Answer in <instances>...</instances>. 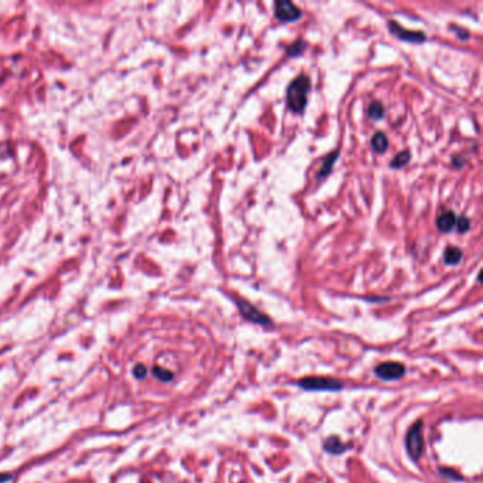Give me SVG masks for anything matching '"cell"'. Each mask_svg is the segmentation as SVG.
I'll return each mask as SVG.
<instances>
[{
    "mask_svg": "<svg viewBox=\"0 0 483 483\" xmlns=\"http://www.w3.org/2000/svg\"><path fill=\"white\" fill-rule=\"evenodd\" d=\"M310 80L308 75H299L288 85L286 101L288 107L295 114H302L308 104V95L310 91Z\"/></svg>",
    "mask_w": 483,
    "mask_h": 483,
    "instance_id": "6da1fadb",
    "label": "cell"
},
{
    "mask_svg": "<svg viewBox=\"0 0 483 483\" xmlns=\"http://www.w3.org/2000/svg\"><path fill=\"white\" fill-rule=\"evenodd\" d=\"M405 446H407L408 455L414 460H418L421 458L424 452V438H422V422L421 421H416L411 427V430L407 435V439H405Z\"/></svg>",
    "mask_w": 483,
    "mask_h": 483,
    "instance_id": "7a4b0ae2",
    "label": "cell"
},
{
    "mask_svg": "<svg viewBox=\"0 0 483 483\" xmlns=\"http://www.w3.org/2000/svg\"><path fill=\"white\" fill-rule=\"evenodd\" d=\"M298 386L309 391H337L343 389V383L327 377H305Z\"/></svg>",
    "mask_w": 483,
    "mask_h": 483,
    "instance_id": "3957f363",
    "label": "cell"
},
{
    "mask_svg": "<svg viewBox=\"0 0 483 483\" xmlns=\"http://www.w3.org/2000/svg\"><path fill=\"white\" fill-rule=\"evenodd\" d=\"M374 374L380 380L384 381H391V380H398L405 374V367L401 363L397 362H387L378 364L374 368Z\"/></svg>",
    "mask_w": 483,
    "mask_h": 483,
    "instance_id": "277c9868",
    "label": "cell"
},
{
    "mask_svg": "<svg viewBox=\"0 0 483 483\" xmlns=\"http://www.w3.org/2000/svg\"><path fill=\"white\" fill-rule=\"evenodd\" d=\"M275 16L279 22L283 23H291L296 22L300 19L302 12L296 7L294 3L286 1V0H279L275 3Z\"/></svg>",
    "mask_w": 483,
    "mask_h": 483,
    "instance_id": "5b68a950",
    "label": "cell"
},
{
    "mask_svg": "<svg viewBox=\"0 0 483 483\" xmlns=\"http://www.w3.org/2000/svg\"><path fill=\"white\" fill-rule=\"evenodd\" d=\"M237 305H238L241 315L247 321L256 323V324H262V326H271L272 324V321L267 315L259 312L258 309L253 306L251 303H248L247 300H237Z\"/></svg>",
    "mask_w": 483,
    "mask_h": 483,
    "instance_id": "8992f818",
    "label": "cell"
},
{
    "mask_svg": "<svg viewBox=\"0 0 483 483\" xmlns=\"http://www.w3.org/2000/svg\"><path fill=\"white\" fill-rule=\"evenodd\" d=\"M389 28L395 37H398V39H401L404 41H408V43H424L427 40V37L422 31L407 30V28H403L395 22H389Z\"/></svg>",
    "mask_w": 483,
    "mask_h": 483,
    "instance_id": "52a82bcc",
    "label": "cell"
},
{
    "mask_svg": "<svg viewBox=\"0 0 483 483\" xmlns=\"http://www.w3.org/2000/svg\"><path fill=\"white\" fill-rule=\"evenodd\" d=\"M457 226V215L454 211H445L437 218V227L441 232H449Z\"/></svg>",
    "mask_w": 483,
    "mask_h": 483,
    "instance_id": "ba28073f",
    "label": "cell"
},
{
    "mask_svg": "<svg viewBox=\"0 0 483 483\" xmlns=\"http://www.w3.org/2000/svg\"><path fill=\"white\" fill-rule=\"evenodd\" d=\"M323 448L329 454H342L347 449V446L342 442L337 437H329L323 443Z\"/></svg>",
    "mask_w": 483,
    "mask_h": 483,
    "instance_id": "9c48e42d",
    "label": "cell"
},
{
    "mask_svg": "<svg viewBox=\"0 0 483 483\" xmlns=\"http://www.w3.org/2000/svg\"><path fill=\"white\" fill-rule=\"evenodd\" d=\"M462 256H463L462 250L452 245V247H448V248L445 250V253H443V261H445L448 265H458V264L460 262Z\"/></svg>",
    "mask_w": 483,
    "mask_h": 483,
    "instance_id": "30bf717a",
    "label": "cell"
},
{
    "mask_svg": "<svg viewBox=\"0 0 483 483\" xmlns=\"http://www.w3.org/2000/svg\"><path fill=\"white\" fill-rule=\"evenodd\" d=\"M339 153H340V152L336 150V152L330 153V155H327V156L324 158L322 167H321V170H319V173H318V179H323V177H326L327 175H330L332 167H333V164H335L336 161H337V158H339Z\"/></svg>",
    "mask_w": 483,
    "mask_h": 483,
    "instance_id": "8fae6325",
    "label": "cell"
},
{
    "mask_svg": "<svg viewBox=\"0 0 483 483\" xmlns=\"http://www.w3.org/2000/svg\"><path fill=\"white\" fill-rule=\"evenodd\" d=\"M371 146H373V150H376L378 153L386 152L387 148H389V139H387V136L383 134V132H377L371 138Z\"/></svg>",
    "mask_w": 483,
    "mask_h": 483,
    "instance_id": "7c38bea8",
    "label": "cell"
},
{
    "mask_svg": "<svg viewBox=\"0 0 483 483\" xmlns=\"http://www.w3.org/2000/svg\"><path fill=\"white\" fill-rule=\"evenodd\" d=\"M410 159H411L410 150H403V152H400V153L395 155V158L392 159L390 166H391V169H401V167H404L410 161Z\"/></svg>",
    "mask_w": 483,
    "mask_h": 483,
    "instance_id": "4fadbf2b",
    "label": "cell"
},
{
    "mask_svg": "<svg viewBox=\"0 0 483 483\" xmlns=\"http://www.w3.org/2000/svg\"><path fill=\"white\" fill-rule=\"evenodd\" d=\"M368 116L373 121H380L384 116V107H383V104L378 102V101L371 102V105L368 107Z\"/></svg>",
    "mask_w": 483,
    "mask_h": 483,
    "instance_id": "5bb4252c",
    "label": "cell"
},
{
    "mask_svg": "<svg viewBox=\"0 0 483 483\" xmlns=\"http://www.w3.org/2000/svg\"><path fill=\"white\" fill-rule=\"evenodd\" d=\"M153 374H155V377H158L159 380L166 381V383H169V381L173 380V373L169 371V370H166V368H163V367H159V366H156L153 368Z\"/></svg>",
    "mask_w": 483,
    "mask_h": 483,
    "instance_id": "9a60e30c",
    "label": "cell"
},
{
    "mask_svg": "<svg viewBox=\"0 0 483 483\" xmlns=\"http://www.w3.org/2000/svg\"><path fill=\"white\" fill-rule=\"evenodd\" d=\"M306 50V43L303 40H299V41H296V43H294L289 48H288V55H291V57H296V55H299V54H302L303 51Z\"/></svg>",
    "mask_w": 483,
    "mask_h": 483,
    "instance_id": "2e32d148",
    "label": "cell"
},
{
    "mask_svg": "<svg viewBox=\"0 0 483 483\" xmlns=\"http://www.w3.org/2000/svg\"><path fill=\"white\" fill-rule=\"evenodd\" d=\"M457 224H458V231H459V232H466V231L469 230L470 221L469 218H466V217H460L459 220H457Z\"/></svg>",
    "mask_w": 483,
    "mask_h": 483,
    "instance_id": "e0dca14e",
    "label": "cell"
},
{
    "mask_svg": "<svg viewBox=\"0 0 483 483\" xmlns=\"http://www.w3.org/2000/svg\"><path fill=\"white\" fill-rule=\"evenodd\" d=\"M146 374H148V370H146V367L143 366V364H138L136 367L134 368V376L136 377V378H145L146 377Z\"/></svg>",
    "mask_w": 483,
    "mask_h": 483,
    "instance_id": "ac0fdd59",
    "label": "cell"
},
{
    "mask_svg": "<svg viewBox=\"0 0 483 483\" xmlns=\"http://www.w3.org/2000/svg\"><path fill=\"white\" fill-rule=\"evenodd\" d=\"M441 473H442L443 476H446V478H452V479H455V481H460V479H462V476H459V475H457V473L451 472V469L449 470L441 469Z\"/></svg>",
    "mask_w": 483,
    "mask_h": 483,
    "instance_id": "d6986e66",
    "label": "cell"
},
{
    "mask_svg": "<svg viewBox=\"0 0 483 483\" xmlns=\"http://www.w3.org/2000/svg\"><path fill=\"white\" fill-rule=\"evenodd\" d=\"M12 476L10 475H0V483H7L10 482Z\"/></svg>",
    "mask_w": 483,
    "mask_h": 483,
    "instance_id": "ffe728a7",
    "label": "cell"
}]
</instances>
